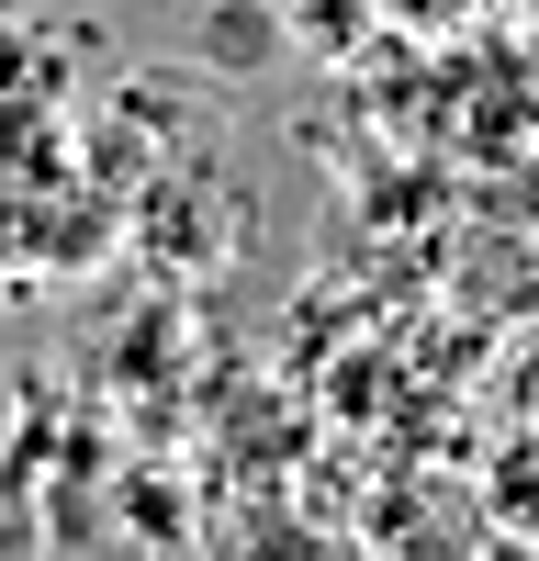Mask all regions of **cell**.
<instances>
[{"label": "cell", "mask_w": 539, "mask_h": 561, "mask_svg": "<svg viewBox=\"0 0 539 561\" xmlns=\"http://www.w3.org/2000/svg\"><path fill=\"white\" fill-rule=\"evenodd\" d=\"M483 0H393V23H472Z\"/></svg>", "instance_id": "1"}]
</instances>
